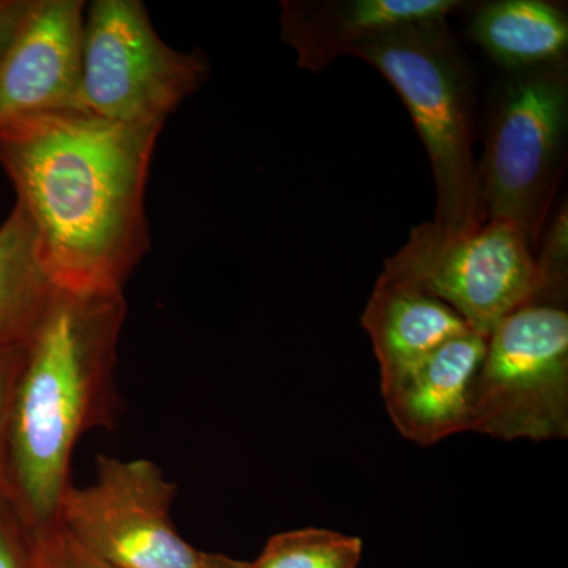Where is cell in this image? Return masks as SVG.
<instances>
[{
  "mask_svg": "<svg viewBox=\"0 0 568 568\" xmlns=\"http://www.w3.org/2000/svg\"><path fill=\"white\" fill-rule=\"evenodd\" d=\"M160 133L80 108L0 132V166L58 290L123 293L151 250L145 190Z\"/></svg>",
  "mask_w": 568,
  "mask_h": 568,
  "instance_id": "1",
  "label": "cell"
},
{
  "mask_svg": "<svg viewBox=\"0 0 568 568\" xmlns=\"http://www.w3.org/2000/svg\"><path fill=\"white\" fill-rule=\"evenodd\" d=\"M123 293L55 290L11 399L2 488L29 529L58 523L78 440L114 424Z\"/></svg>",
  "mask_w": 568,
  "mask_h": 568,
  "instance_id": "2",
  "label": "cell"
},
{
  "mask_svg": "<svg viewBox=\"0 0 568 568\" xmlns=\"http://www.w3.org/2000/svg\"><path fill=\"white\" fill-rule=\"evenodd\" d=\"M349 55L379 71L406 104L435 175L433 223L455 233L481 226L473 74L448 31L447 18L394 29Z\"/></svg>",
  "mask_w": 568,
  "mask_h": 568,
  "instance_id": "3",
  "label": "cell"
},
{
  "mask_svg": "<svg viewBox=\"0 0 568 568\" xmlns=\"http://www.w3.org/2000/svg\"><path fill=\"white\" fill-rule=\"evenodd\" d=\"M568 71L511 73L500 88L477 162L481 219L506 220L536 250L566 163Z\"/></svg>",
  "mask_w": 568,
  "mask_h": 568,
  "instance_id": "4",
  "label": "cell"
},
{
  "mask_svg": "<svg viewBox=\"0 0 568 568\" xmlns=\"http://www.w3.org/2000/svg\"><path fill=\"white\" fill-rule=\"evenodd\" d=\"M209 74L207 55L168 44L141 0H93L85 7L80 110L104 121L163 130Z\"/></svg>",
  "mask_w": 568,
  "mask_h": 568,
  "instance_id": "5",
  "label": "cell"
},
{
  "mask_svg": "<svg viewBox=\"0 0 568 568\" xmlns=\"http://www.w3.org/2000/svg\"><path fill=\"white\" fill-rule=\"evenodd\" d=\"M469 432L503 440L566 439L568 313L562 302H529L487 336Z\"/></svg>",
  "mask_w": 568,
  "mask_h": 568,
  "instance_id": "6",
  "label": "cell"
},
{
  "mask_svg": "<svg viewBox=\"0 0 568 568\" xmlns=\"http://www.w3.org/2000/svg\"><path fill=\"white\" fill-rule=\"evenodd\" d=\"M534 256L521 231L506 220H488L467 233L425 222L384 261L381 275L444 302L473 331L488 336L504 317L537 297Z\"/></svg>",
  "mask_w": 568,
  "mask_h": 568,
  "instance_id": "7",
  "label": "cell"
},
{
  "mask_svg": "<svg viewBox=\"0 0 568 568\" xmlns=\"http://www.w3.org/2000/svg\"><path fill=\"white\" fill-rule=\"evenodd\" d=\"M178 488L149 459L100 455L88 487L69 485L58 523L108 568H203L171 519Z\"/></svg>",
  "mask_w": 568,
  "mask_h": 568,
  "instance_id": "8",
  "label": "cell"
},
{
  "mask_svg": "<svg viewBox=\"0 0 568 568\" xmlns=\"http://www.w3.org/2000/svg\"><path fill=\"white\" fill-rule=\"evenodd\" d=\"M85 7L82 0H33L0 62V132L78 108Z\"/></svg>",
  "mask_w": 568,
  "mask_h": 568,
  "instance_id": "9",
  "label": "cell"
},
{
  "mask_svg": "<svg viewBox=\"0 0 568 568\" xmlns=\"http://www.w3.org/2000/svg\"><path fill=\"white\" fill-rule=\"evenodd\" d=\"M463 6L459 0H283L280 31L302 70L323 73L384 33L448 18Z\"/></svg>",
  "mask_w": 568,
  "mask_h": 568,
  "instance_id": "10",
  "label": "cell"
},
{
  "mask_svg": "<svg viewBox=\"0 0 568 568\" xmlns=\"http://www.w3.org/2000/svg\"><path fill=\"white\" fill-rule=\"evenodd\" d=\"M485 353L487 336L474 331L433 351L383 394L396 429L420 446L469 432L474 387Z\"/></svg>",
  "mask_w": 568,
  "mask_h": 568,
  "instance_id": "11",
  "label": "cell"
},
{
  "mask_svg": "<svg viewBox=\"0 0 568 568\" xmlns=\"http://www.w3.org/2000/svg\"><path fill=\"white\" fill-rule=\"evenodd\" d=\"M361 323L368 332L379 362L383 394L437 347L473 331L444 302L384 275L377 278Z\"/></svg>",
  "mask_w": 568,
  "mask_h": 568,
  "instance_id": "12",
  "label": "cell"
},
{
  "mask_svg": "<svg viewBox=\"0 0 568 568\" xmlns=\"http://www.w3.org/2000/svg\"><path fill=\"white\" fill-rule=\"evenodd\" d=\"M469 33L489 58L510 71L567 63L568 17L548 0H496L470 20Z\"/></svg>",
  "mask_w": 568,
  "mask_h": 568,
  "instance_id": "13",
  "label": "cell"
},
{
  "mask_svg": "<svg viewBox=\"0 0 568 568\" xmlns=\"http://www.w3.org/2000/svg\"><path fill=\"white\" fill-rule=\"evenodd\" d=\"M55 290L31 220L14 204L0 224V353L29 345Z\"/></svg>",
  "mask_w": 568,
  "mask_h": 568,
  "instance_id": "14",
  "label": "cell"
},
{
  "mask_svg": "<svg viewBox=\"0 0 568 568\" xmlns=\"http://www.w3.org/2000/svg\"><path fill=\"white\" fill-rule=\"evenodd\" d=\"M364 541L335 530L305 528L268 538L254 568H358Z\"/></svg>",
  "mask_w": 568,
  "mask_h": 568,
  "instance_id": "15",
  "label": "cell"
},
{
  "mask_svg": "<svg viewBox=\"0 0 568 568\" xmlns=\"http://www.w3.org/2000/svg\"><path fill=\"white\" fill-rule=\"evenodd\" d=\"M540 253L534 256L540 291L534 301L562 302L566 298L568 275V211L560 205L541 234Z\"/></svg>",
  "mask_w": 568,
  "mask_h": 568,
  "instance_id": "16",
  "label": "cell"
},
{
  "mask_svg": "<svg viewBox=\"0 0 568 568\" xmlns=\"http://www.w3.org/2000/svg\"><path fill=\"white\" fill-rule=\"evenodd\" d=\"M33 568H108L89 555L59 523L31 529Z\"/></svg>",
  "mask_w": 568,
  "mask_h": 568,
  "instance_id": "17",
  "label": "cell"
},
{
  "mask_svg": "<svg viewBox=\"0 0 568 568\" xmlns=\"http://www.w3.org/2000/svg\"><path fill=\"white\" fill-rule=\"evenodd\" d=\"M0 568H33L31 529L0 484Z\"/></svg>",
  "mask_w": 568,
  "mask_h": 568,
  "instance_id": "18",
  "label": "cell"
},
{
  "mask_svg": "<svg viewBox=\"0 0 568 568\" xmlns=\"http://www.w3.org/2000/svg\"><path fill=\"white\" fill-rule=\"evenodd\" d=\"M26 351L28 346L0 353V480H2L3 463H6L11 399L24 364Z\"/></svg>",
  "mask_w": 568,
  "mask_h": 568,
  "instance_id": "19",
  "label": "cell"
},
{
  "mask_svg": "<svg viewBox=\"0 0 568 568\" xmlns=\"http://www.w3.org/2000/svg\"><path fill=\"white\" fill-rule=\"evenodd\" d=\"M33 0H0V62L31 13Z\"/></svg>",
  "mask_w": 568,
  "mask_h": 568,
  "instance_id": "20",
  "label": "cell"
},
{
  "mask_svg": "<svg viewBox=\"0 0 568 568\" xmlns=\"http://www.w3.org/2000/svg\"><path fill=\"white\" fill-rule=\"evenodd\" d=\"M203 568H254L252 562L227 558L215 552H204Z\"/></svg>",
  "mask_w": 568,
  "mask_h": 568,
  "instance_id": "21",
  "label": "cell"
}]
</instances>
